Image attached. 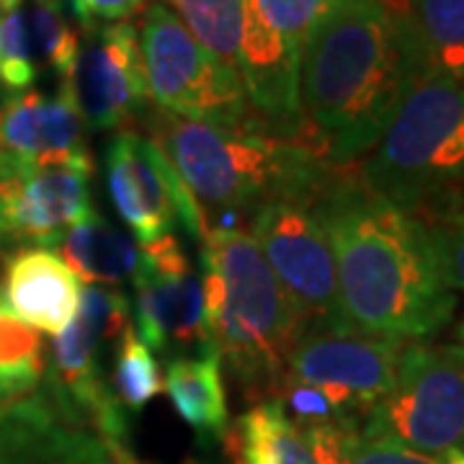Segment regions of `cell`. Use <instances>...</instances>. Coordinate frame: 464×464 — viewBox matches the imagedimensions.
I'll use <instances>...</instances> for the list:
<instances>
[{"instance_id": "obj_26", "label": "cell", "mask_w": 464, "mask_h": 464, "mask_svg": "<svg viewBox=\"0 0 464 464\" xmlns=\"http://www.w3.org/2000/svg\"><path fill=\"white\" fill-rule=\"evenodd\" d=\"M26 26L32 36L34 57L36 65L50 67L63 78V83L70 81L78 52H81V36L70 26L60 8L54 5H39L34 3L26 8Z\"/></svg>"}, {"instance_id": "obj_8", "label": "cell", "mask_w": 464, "mask_h": 464, "mask_svg": "<svg viewBox=\"0 0 464 464\" xmlns=\"http://www.w3.org/2000/svg\"><path fill=\"white\" fill-rule=\"evenodd\" d=\"M359 433L431 457L464 454V346L408 343L392 390L366 413Z\"/></svg>"}, {"instance_id": "obj_28", "label": "cell", "mask_w": 464, "mask_h": 464, "mask_svg": "<svg viewBox=\"0 0 464 464\" xmlns=\"http://www.w3.org/2000/svg\"><path fill=\"white\" fill-rule=\"evenodd\" d=\"M429 232L441 279L451 292H464V204L433 222Z\"/></svg>"}, {"instance_id": "obj_18", "label": "cell", "mask_w": 464, "mask_h": 464, "mask_svg": "<svg viewBox=\"0 0 464 464\" xmlns=\"http://www.w3.org/2000/svg\"><path fill=\"white\" fill-rule=\"evenodd\" d=\"M359 429L348 426H297L276 400H264L240 415L222 436L232 464H346L351 439Z\"/></svg>"}, {"instance_id": "obj_17", "label": "cell", "mask_w": 464, "mask_h": 464, "mask_svg": "<svg viewBox=\"0 0 464 464\" xmlns=\"http://www.w3.org/2000/svg\"><path fill=\"white\" fill-rule=\"evenodd\" d=\"M0 464H114V449L34 392L0 408Z\"/></svg>"}, {"instance_id": "obj_1", "label": "cell", "mask_w": 464, "mask_h": 464, "mask_svg": "<svg viewBox=\"0 0 464 464\" xmlns=\"http://www.w3.org/2000/svg\"><path fill=\"white\" fill-rule=\"evenodd\" d=\"M426 75L411 0H333L299 67L302 116L325 160H364Z\"/></svg>"}, {"instance_id": "obj_24", "label": "cell", "mask_w": 464, "mask_h": 464, "mask_svg": "<svg viewBox=\"0 0 464 464\" xmlns=\"http://www.w3.org/2000/svg\"><path fill=\"white\" fill-rule=\"evenodd\" d=\"M186 29L199 39L204 50L237 70L240 50V14L243 0H173Z\"/></svg>"}, {"instance_id": "obj_5", "label": "cell", "mask_w": 464, "mask_h": 464, "mask_svg": "<svg viewBox=\"0 0 464 464\" xmlns=\"http://www.w3.org/2000/svg\"><path fill=\"white\" fill-rule=\"evenodd\" d=\"M359 176L426 227L464 204V81L429 72Z\"/></svg>"}, {"instance_id": "obj_11", "label": "cell", "mask_w": 464, "mask_h": 464, "mask_svg": "<svg viewBox=\"0 0 464 464\" xmlns=\"http://www.w3.org/2000/svg\"><path fill=\"white\" fill-rule=\"evenodd\" d=\"M106 183L116 215L142 246L173 235L176 227L201 240L204 215L152 137L116 132L106 145Z\"/></svg>"}, {"instance_id": "obj_4", "label": "cell", "mask_w": 464, "mask_h": 464, "mask_svg": "<svg viewBox=\"0 0 464 464\" xmlns=\"http://www.w3.org/2000/svg\"><path fill=\"white\" fill-rule=\"evenodd\" d=\"M204 325L212 351L250 398L271 400L307 328L299 307L243 227H204Z\"/></svg>"}, {"instance_id": "obj_29", "label": "cell", "mask_w": 464, "mask_h": 464, "mask_svg": "<svg viewBox=\"0 0 464 464\" xmlns=\"http://www.w3.org/2000/svg\"><path fill=\"white\" fill-rule=\"evenodd\" d=\"M346 464H447L444 457H431L387 439H369L356 433L348 447Z\"/></svg>"}, {"instance_id": "obj_23", "label": "cell", "mask_w": 464, "mask_h": 464, "mask_svg": "<svg viewBox=\"0 0 464 464\" xmlns=\"http://www.w3.org/2000/svg\"><path fill=\"white\" fill-rule=\"evenodd\" d=\"M47 369L42 335L0 307V408L32 395Z\"/></svg>"}, {"instance_id": "obj_35", "label": "cell", "mask_w": 464, "mask_h": 464, "mask_svg": "<svg viewBox=\"0 0 464 464\" xmlns=\"http://www.w3.org/2000/svg\"><path fill=\"white\" fill-rule=\"evenodd\" d=\"M457 338H459V346H464V320L459 323V328H457Z\"/></svg>"}, {"instance_id": "obj_3", "label": "cell", "mask_w": 464, "mask_h": 464, "mask_svg": "<svg viewBox=\"0 0 464 464\" xmlns=\"http://www.w3.org/2000/svg\"><path fill=\"white\" fill-rule=\"evenodd\" d=\"M150 127L201 215L225 219L207 227H237L235 217L268 201L315 194L333 170L313 140L274 132L261 119L227 127L158 111Z\"/></svg>"}, {"instance_id": "obj_2", "label": "cell", "mask_w": 464, "mask_h": 464, "mask_svg": "<svg viewBox=\"0 0 464 464\" xmlns=\"http://www.w3.org/2000/svg\"><path fill=\"white\" fill-rule=\"evenodd\" d=\"M315 207L331 240L348 328L423 343L447 325L457 299L441 279L423 222L374 194L351 168H333Z\"/></svg>"}, {"instance_id": "obj_30", "label": "cell", "mask_w": 464, "mask_h": 464, "mask_svg": "<svg viewBox=\"0 0 464 464\" xmlns=\"http://www.w3.org/2000/svg\"><path fill=\"white\" fill-rule=\"evenodd\" d=\"M137 5L140 0H70V11L83 29L127 21L137 11Z\"/></svg>"}, {"instance_id": "obj_31", "label": "cell", "mask_w": 464, "mask_h": 464, "mask_svg": "<svg viewBox=\"0 0 464 464\" xmlns=\"http://www.w3.org/2000/svg\"><path fill=\"white\" fill-rule=\"evenodd\" d=\"M114 464H140L132 454L127 451V447H114Z\"/></svg>"}, {"instance_id": "obj_22", "label": "cell", "mask_w": 464, "mask_h": 464, "mask_svg": "<svg viewBox=\"0 0 464 464\" xmlns=\"http://www.w3.org/2000/svg\"><path fill=\"white\" fill-rule=\"evenodd\" d=\"M429 72L464 81V0H411Z\"/></svg>"}, {"instance_id": "obj_10", "label": "cell", "mask_w": 464, "mask_h": 464, "mask_svg": "<svg viewBox=\"0 0 464 464\" xmlns=\"http://www.w3.org/2000/svg\"><path fill=\"white\" fill-rule=\"evenodd\" d=\"M315 194L258 207L250 215V235L307 325L348 328L338 302L335 258L317 215Z\"/></svg>"}, {"instance_id": "obj_19", "label": "cell", "mask_w": 464, "mask_h": 464, "mask_svg": "<svg viewBox=\"0 0 464 464\" xmlns=\"http://www.w3.org/2000/svg\"><path fill=\"white\" fill-rule=\"evenodd\" d=\"M3 302L29 328L60 335L81 304V282L52 248L24 246L5 261Z\"/></svg>"}, {"instance_id": "obj_33", "label": "cell", "mask_w": 464, "mask_h": 464, "mask_svg": "<svg viewBox=\"0 0 464 464\" xmlns=\"http://www.w3.org/2000/svg\"><path fill=\"white\" fill-rule=\"evenodd\" d=\"M444 462H447V464H464V454H459V451H451V454H447V457H444Z\"/></svg>"}, {"instance_id": "obj_32", "label": "cell", "mask_w": 464, "mask_h": 464, "mask_svg": "<svg viewBox=\"0 0 464 464\" xmlns=\"http://www.w3.org/2000/svg\"><path fill=\"white\" fill-rule=\"evenodd\" d=\"M18 5H24V0H0V14H5V11H14Z\"/></svg>"}, {"instance_id": "obj_13", "label": "cell", "mask_w": 464, "mask_h": 464, "mask_svg": "<svg viewBox=\"0 0 464 464\" xmlns=\"http://www.w3.org/2000/svg\"><path fill=\"white\" fill-rule=\"evenodd\" d=\"M405 346L353 328L307 325L289 351L284 380L320 387L364 423L366 413L392 390Z\"/></svg>"}, {"instance_id": "obj_36", "label": "cell", "mask_w": 464, "mask_h": 464, "mask_svg": "<svg viewBox=\"0 0 464 464\" xmlns=\"http://www.w3.org/2000/svg\"><path fill=\"white\" fill-rule=\"evenodd\" d=\"M186 464H204V462H197V459H188V462Z\"/></svg>"}, {"instance_id": "obj_6", "label": "cell", "mask_w": 464, "mask_h": 464, "mask_svg": "<svg viewBox=\"0 0 464 464\" xmlns=\"http://www.w3.org/2000/svg\"><path fill=\"white\" fill-rule=\"evenodd\" d=\"M132 331V299L119 286H85L72 323L47 351L42 392L60 413L124 447L130 415L116 402L109 366L121 338Z\"/></svg>"}, {"instance_id": "obj_12", "label": "cell", "mask_w": 464, "mask_h": 464, "mask_svg": "<svg viewBox=\"0 0 464 464\" xmlns=\"http://www.w3.org/2000/svg\"><path fill=\"white\" fill-rule=\"evenodd\" d=\"M134 315L150 351L170 359L215 353L204 325L201 276L176 235L142 246L134 274Z\"/></svg>"}, {"instance_id": "obj_9", "label": "cell", "mask_w": 464, "mask_h": 464, "mask_svg": "<svg viewBox=\"0 0 464 464\" xmlns=\"http://www.w3.org/2000/svg\"><path fill=\"white\" fill-rule=\"evenodd\" d=\"M331 3L243 0L237 72L253 114L274 132L315 142L299 106V67L304 44Z\"/></svg>"}, {"instance_id": "obj_7", "label": "cell", "mask_w": 464, "mask_h": 464, "mask_svg": "<svg viewBox=\"0 0 464 464\" xmlns=\"http://www.w3.org/2000/svg\"><path fill=\"white\" fill-rule=\"evenodd\" d=\"M137 39L148 93L158 111L227 127L258 119L240 72L204 50L166 3H150L142 11Z\"/></svg>"}, {"instance_id": "obj_21", "label": "cell", "mask_w": 464, "mask_h": 464, "mask_svg": "<svg viewBox=\"0 0 464 464\" xmlns=\"http://www.w3.org/2000/svg\"><path fill=\"white\" fill-rule=\"evenodd\" d=\"M166 387L173 411L201 436L222 439L230 429L227 390L217 353L179 356L166 366Z\"/></svg>"}, {"instance_id": "obj_14", "label": "cell", "mask_w": 464, "mask_h": 464, "mask_svg": "<svg viewBox=\"0 0 464 464\" xmlns=\"http://www.w3.org/2000/svg\"><path fill=\"white\" fill-rule=\"evenodd\" d=\"M91 212V168L26 166L0 155V243L60 246Z\"/></svg>"}, {"instance_id": "obj_16", "label": "cell", "mask_w": 464, "mask_h": 464, "mask_svg": "<svg viewBox=\"0 0 464 464\" xmlns=\"http://www.w3.org/2000/svg\"><path fill=\"white\" fill-rule=\"evenodd\" d=\"M83 116L67 83L54 96L39 91L14 93L0 103V155L42 168H91Z\"/></svg>"}, {"instance_id": "obj_34", "label": "cell", "mask_w": 464, "mask_h": 464, "mask_svg": "<svg viewBox=\"0 0 464 464\" xmlns=\"http://www.w3.org/2000/svg\"><path fill=\"white\" fill-rule=\"evenodd\" d=\"M34 3H39V5H54V8L63 5V0H34Z\"/></svg>"}, {"instance_id": "obj_20", "label": "cell", "mask_w": 464, "mask_h": 464, "mask_svg": "<svg viewBox=\"0 0 464 464\" xmlns=\"http://www.w3.org/2000/svg\"><path fill=\"white\" fill-rule=\"evenodd\" d=\"M63 261L88 286H116L137 274L142 248L93 209L60 240Z\"/></svg>"}, {"instance_id": "obj_15", "label": "cell", "mask_w": 464, "mask_h": 464, "mask_svg": "<svg viewBox=\"0 0 464 464\" xmlns=\"http://www.w3.org/2000/svg\"><path fill=\"white\" fill-rule=\"evenodd\" d=\"M83 32L67 88L91 130H119L142 114L150 99L137 26L114 21Z\"/></svg>"}, {"instance_id": "obj_25", "label": "cell", "mask_w": 464, "mask_h": 464, "mask_svg": "<svg viewBox=\"0 0 464 464\" xmlns=\"http://www.w3.org/2000/svg\"><path fill=\"white\" fill-rule=\"evenodd\" d=\"M109 384H111L116 402L127 415L140 413L150 400H155V395L163 390L158 362L152 351L142 343V338L134 333V328L121 338V343L116 348Z\"/></svg>"}, {"instance_id": "obj_27", "label": "cell", "mask_w": 464, "mask_h": 464, "mask_svg": "<svg viewBox=\"0 0 464 464\" xmlns=\"http://www.w3.org/2000/svg\"><path fill=\"white\" fill-rule=\"evenodd\" d=\"M36 72L39 65L26 26V8L18 5L0 14V81L8 91L24 93L34 85Z\"/></svg>"}]
</instances>
